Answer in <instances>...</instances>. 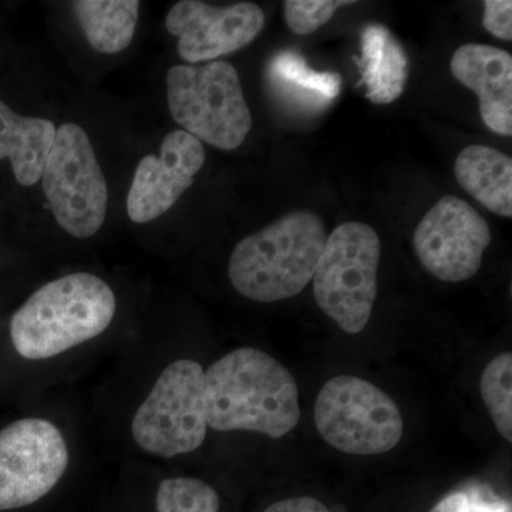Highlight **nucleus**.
<instances>
[{
  "label": "nucleus",
  "instance_id": "1",
  "mask_svg": "<svg viewBox=\"0 0 512 512\" xmlns=\"http://www.w3.org/2000/svg\"><path fill=\"white\" fill-rule=\"evenodd\" d=\"M208 427L281 439L301 419L299 389L284 365L255 348L228 353L205 372Z\"/></svg>",
  "mask_w": 512,
  "mask_h": 512
},
{
  "label": "nucleus",
  "instance_id": "2",
  "mask_svg": "<svg viewBox=\"0 0 512 512\" xmlns=\"http://www.w3.org/2000/svg\"><path fill=\"white\" fill-rule=\"evenodd\" d=\"M116 296L99 276L77 272L37 289L10 320V338L29 360L55 357L101 335L116 315Z\"/></svg>",
  "mask_w": 512,
  "mask_h": 512
},
{
  "label": "nucleus",
  "instance_id": "3",
  "mask_svg": "<svg viewBox=\"0 0 512 512\" xmlns=\"http://www.w3.org/2000/svg\"><path fill=\"white\" fill-rule=\"evenodd\" d=\"M326 239L325 222L315 212H289L239 242L229 258L231 284L255 302L293 298L312 281Z\"/></svg>",
  "mask_w": 512,
  "mask_h": 512
},
{
  "label": "nucleus",
  "instance_id": "4",
  "mask_svg": "<svg viewBox=\"0 0 512 512\" xmlns=\"http://www.w3.org/2000/svg\"><path fill=\"white\" fill-rule=\"evenodd\" d=\"M167 99L171 116L185 133L220 150H235L251 131L252 114L231 63L171 67Z\"/></svg>",
  "mask_w": 512,
  "mask_h": 512
},
{
  "label": "nucleus",
  "instance_id": "5",
  "mask_svg": "<svg viewBox=\"0 0 512 512\" xmlns=\"http://www.w3.org/2000/svg\"><path fill=\"white\" fill-rule=\"evenodd\" d=\"M380 254L379 235L363 222H345L326 239L313 295L322 312L350 335L362 332L372 316Z\"/></svg>",
  "mask_w": 512,
  "mask_h": 512
},
{
  "label": "nucleus",
  "instance_id": "6",
  "mask_svg": "<svg viewBox=\"0 0 512 512\" xmlns=\"http://www.w3.org/2000/svg\"><path fill=\"white\" fill-rule=\"evenodd\" d=\"M207 431L204 369L194 360H177L165 367L134 414V441L148 454L173 458L200 448Z\"/></svg>",
  "mask_w": 512,
  "mask_h": 512
},
{
  "label": "nucleus",
  "instance_id": "7",
  "mask_svg": "<svg viewBox=\"0 0 512 512\" xmlns=\"http://www.w3.org/2000/svg\"><path fill=\"white\" fill-rule=\"evenodd\" d=\"M315 424L329 446L355 456L393 450L404 431L402 413L392 397L375 384L348 375L323 384Z\"/></svg>",
  "mask_w": 512,
  "mask_h": 512
},
{
  "label": "nucleus",
  "instance_id": "8",
  "mask_svg": "<svg viewBox=\"0 0 512 512\" xmlns=\"http://www.w3.org/2000/svg\"><path fill=\"white\" fill-rule=\"evenodd\" d=\"M43 190L60 227L76 238H90L106 220L109 192L89 136L66 123L56 130L42 174Z\"/></svg>",
  "mask_w": 512,
  "mask_h": 512
},
{
  "label": "nucleus",
  "instance_id": "9",
  "mask_svg": "<svg viewBox=\"0 0 512 512\" xmlns=\"http://www.w3.org/2000/svg\"><path fill=\"white\" fill-rule=\"evenodd\" d=\"M69 448L62 431L43 419H22L0 431V511L42 500L62 480Z\"/></svg>",
  "mask_w": 512,
  "mask_h": 512
},
{
  "label": "nucleus",
  "instance_id": "10",
  "mask_svg": "<svg viewBox=\"0 0 512 512\" xmlns=\"http://www.w3.org/2000/svg\"><path fill=\"white\" fill-rule=\"evenodd\" d=\"M491 231L483 215L467 201L446 195L417 225L413 247L423 268L443 282L473 278L490 247Z\"/></svg>",
  "mask_w": 512,
  "mask_h": 512
},
{
  "label": "nucleus",
  "instance_id": "11",
  "mask_svg": "<svg viewBox=\"0 0 512 512\" xmlns=\"http://www.w3.org/2000/svg\"><path fill=\"white\" fill-rule=\"evenodd\" d=\"M264 26V10L251 2L217 8L181 0L165 19V28L178 37V55L187 63L212 62L237 52L254 42Z\"/></svg>",
  "mask_w": 512,
  "mask_h": 512
},
{
  "label": "nucleus",
  "instance_id": "12",
  "mask_svg": "<svg viewBox=\"0 0 512 512\" xmlns=\"http://www.w3.org/2000/svg\"><path fill=\"white\" fill-rule=\"evenodd\" d=\"M204 163L205 150L200 140L184 130L167 134L160 154H150L137 165L127 195L130 220L146 224L170 211L194 183Z\"/></svg>",
  "mask_w": 512,
  "mask_h": 512
},
{
  "label": "nucleus",
  "instance_id": "13",
  "mask_svg": "<svg viewBox=\"0 0 512 512\" xmlns=\"http://www.w3.org/2000/svg\"><path fill=\"white\" fill-rule=\"evenodd\" d=\"M451 73L480 99L481 119L500 136H512V56L498 47L468 43L451 57Z\"/></svg>",
  "mask_w": 512,
  "mask_h": 512
},
{
  "label": "nucleus",
  "instance_id": "14",
  "mask_svg": "<svg viewBox=\"0 0 512 512\" xmlns=\"http://www.w3.org/2000/svg\"><path fill=\"white\" fill-rule=\"evenodd\" d=\"M272 92L289 109L302 114H318L328 109L340 93L338 73L315 72L293 50L272 57L266 69Z\"/></svg>",
  "mask_w": 512,
  "mask_h": 512
},
{
  "label": "nucleus",
  "instance_id": "15",
  "mask_svg": "<svg viewBox=\"0 0 512 512\" xmlns=\"http://www.w3.org/2000/svg\"><path fill=\"white\" fill-rule=\"evenodd\" d=\"M56 130L52 121L19 116L0 100V161L9 158L23 187H32L42 178Z\"/></svg>",
  "mask_w": 512,
  "mask_h": 512
},
{
  "label": "nucleus",
  "instance_id": "16",
  "mask_svg": "<svg viewBox=\"0 0 512 512\" xmlns=\"http://www.w3.org/2000/svg\"><path fill=\"white\" fill-rule=\"evenodd\" d=\"M457 183L488 211L512 217V160L493 147L468 146L454 165Z\"/></svg>",
  "mask_w": 512,
  "mask_h": 512
},
{
  "label": "nucleus",
  "instance_id": "17",
  "mask_svg": "<svg viewBox=\"0 0 512 512\" xmlns=\"http://www.w3.org/2000/svg\"><path fill=\"white\" fill-rule=\"evenodd\" d=\"M357 66L366 87V97L375 104H390L404 92L407 57L402 43L382 25H369L362 32V57Z\"/></svg>",
  "mask_w": 512,
  "mask_h": 512
},
{
  "label": "nucleus",
  "instance_id": "18",
  "mask_svg": "<svg viewBox=\"0 0 512 512\" xmlns=\"http://www.w3.org/2000/svg\"><path fill=\"white\" fill-rule=\"evenodd\" d=\"M72 10L90 46L116 55L130 46L136 32L140 2L137 0H79Z\"/></svg>",
  "mask_w": 512,
  "mask_h": 512
},
{
  "label": "nucleus",
  "instance_id": "19",
  "mask_svg": "<svg viewBox=\"0 0 512 512\" xmlns=\"http://www.w3.org/2000/svg\"><path fill=\"white\" fill-rule=\"evenodd\" d=\"M481 396L495 429L512 441V355L501 353L485 367L480 382Z\"/></svg>",
  "mask_w": 512,
  "mask_h": 512
},
{
  "label": "nucleus",
  "instance_id": "20",
  "mask_svg": "<svg viewBox=\"0 0 512 512\" xmlns=\"http://www.w3.org/2000/svg\"><path fill=\"white\" fill-rule=\"evenodd\" d=\"M217 491L191 477L161 481L156 497L157 512H220Z\"/></svg>",
  "mask_w": 512,
  "mask_h": 512
},
{
  "label": "nucleus",
  "instance_id": "21",
  "mask_svg": "<svg viewBox=\"0 0 512 512\" xmlns=\"http://www.w3.org/2000/svg\"><path fill=\"white\" fill-rule=\"evenodd\" d=\"M348 0H286V25L295 35L306 36L322 28L343 6L353 5Z\"/></svg>",
  "mask_w": 512,
  "mask_h": 512
},
{
  "label": "nucleus",
  "instance_id": "22",
  "mask_svg": "<svg viewBox=\"0 0 512 512\" xmlns=\"http://www.w3.org/2000/svg\"><path fill=\"white\" fill-rule=\"evenodd\" d=\"M483 26L497 39L512 40L511 0H485Z\"/></svg>",
  "mask_w": 512,
  "mask_h": 512
},
{
  "label": "nucleus",
  "instance_id": "23",
  "mask_svg": "<svg viewBox=\"0 0 512 512\" xmlns=\"http://www.w3.org/2000/svg\"><path fill=\"white\" fill-rule=\"evenodd\" d=\"M264 512H332L325 504L313 497H295L278 501Z\"/></svg>",
  "mask_w": 512,
  "mask_h": 512
},
{
  "label": "nucleus",
  "instance_id": "24",
  "mask_svg": "<svg viewBox=\"0 0 512 512\" xmlns=\"http://www.w3.org/2000/svg\"><path fill=\"white\" fill-rule=\"evenodd\" d=\"M430 512H471L470 498L463 493L448 495Z\"/></svg>",
  "mask_w": 512,
  "mask_h": 512
}]
</instances>
